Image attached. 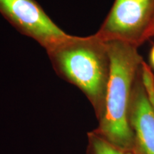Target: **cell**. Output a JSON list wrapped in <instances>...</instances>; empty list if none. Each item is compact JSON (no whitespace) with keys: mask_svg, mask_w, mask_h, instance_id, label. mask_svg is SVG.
I'll use <instances>...</instances> for the list:
<instances>
[{"mask_svg":"<svg viewBox=\"0 0 154 154\" xmlns=\"http://www.w3.org/2000/svg\"><path fill=\"white\" fill-rule=\"evenodd\" d=\"M47 52L57 74L85 94L97 118L110 75L106 42L97 33L85 37L69 35Z\"/></svg>","mask_w":154,"mask_h":154,"instance_id":"obj_2","label":"cell"},{"mask_svg":"<svg viewBox=\"0 0 154 154\" xmlns=\"http://www.w3.org/2000/svg\"><path fill=\"white\" fill-rule=\"evenodd\" d=\"M0 14L18 32L33 38L46 51L69 36L35 0H0Z\"/></svg>","mask_w":154,"mask_h":154,"instance_id":"obj_4","label":"cell"},{"mask_svg":"<svg viewBox=\"0 0 154 154\" xmlns=\"http://www.w3.org/2000/svg\"><path fill=\"white\" fill-rule=\"evenodd\" d=\"M86 154H133L131 151L113 145L94 131L87 134Z\"/></svg>","mask_w":154,"mask_h":154,"instance_id":"obj_6","label":"cell"},{"mask_svg":"<svg viewBox=\"0 0 154 154\" xmlns=\"http://www.w3.org/2000/svg\"><path fill=\"white\" fill-rule=\"evenodd\" d=\"M110 75L103 108L94 131L113 145L132 152L129 109L133 88L143 58L138 48L119 41H107Z\"/></svg>","mask_w":154,"mask_h":154,"instance_id":"obj_1","label":"cell"},{"mask_svg":"<svg viewBox=\"0 0 154 154\" xmlns=\"http://www.w3.org/2000/svg\"><path fill=\"white\" fill-rule=\"evenodd\" d=\"M149 60H150V63H151V67L153 69H154V45L152 47L151 51H150Z\"/></svg>","mask_w":154,"mask_h":154,"instance_id":"obj_7","label":"cell"},{"mask_svg":"<svg viewBox=\"0 0 154 154\" xmlns=\"http://www.w3.org/2000/svg\"><path fill=\"white\" fill-rule=\"evenodd\" d=\"M129 124L133 154H154V109L142 82L140 68L133 88Z\"/></svg>","mask_w":154,"mask_h":154,"instance_id":"obj_5","label":"cell"},{"mask_svg":"<svg viewBox=\"0 0 154 154\" xmlns=\"http://www.w3.org/2000/svg\"><path fill=\"white\" fill-rule=\"evenodd\" d=\"M96 33L106 42L140 47L154 36V0H115Z\"/></svg>","mask_w":154,"mask_h":154,"instance_id":"obj_3","label":"cell"}]
</instances>
